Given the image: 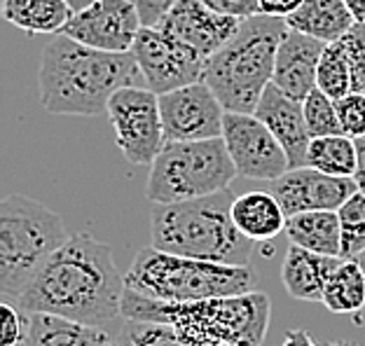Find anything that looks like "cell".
<instances>
[{
    "mask_svg": "<svg viewBox=\"0 0 365 346\" xmlns=\"http://www.w3.org/2000/svg\"><path fill=\"white\" fill-rule=\"evenodd\" d=\"M124 285L162 302H197L220 295L251 293L258 285V274L251 267L195 260L148 246L131 262Z\"/></svg>",
    "mask_w": 365,
    "mask_h": 346,
    "instance_id": "obj_6",
    "label": "cell"
},
{
    "mask_svg": "<svg viewBox=\"0 0 365 346\" xmlns=\"http://www.w3.org/2000/svg\"><path fill=\"white\" fill-rule=\"evenodd\" d=\"M302 108H304V120H307V127H309L312 138L342 134L335 98H330L326 92H321L319 87H314L312 92L307 94V98L302 101Z\"/></svg>",
    "mask_w": 365,
    "mask_h": 346,
    "instance_id": "obj_29",
    "label": "cell"
},
{
    "mask_svg": "<svg viewBox=\"0 0 365 346\" xmlns=\"http://www.w3.org/2000/svg\"><path fill=\"white\" fill-rule=\"evenodd\" d=\"M267 189L279 199L286 216H295L304 211H337L359 185L354 178L330 176L314 167H297L269 180Z\"/></svg>",
    "mask_w": 365,
    "mask_h": 346,
    "instance_id": "obj_14",
    "label": "cell"
},
{
    "mask_svg": "<svg viewBox=\"0 0 365 346\" xmlns=\"http://www.w3.org/2000/svg\"><path fill=\"white\" fill-rule=\"evenodd\" d=\"M317 87L321 92H326L330 98H342L354 92V80H351V68L346 61L344 49L339 43H328L321 54L319 70H317Z\"/></svg>",
    "mask_w": 365,
    "mask_h": 346,
    "instance_id": "obj_26",
    "label": "cell"
},
{
    "mask_svg": "<svg viewBox=\"0 0 365 346\" xmlns=\"http://www.w3.org/2000/svg\"><path fill=\"white\" fill-rule=\"evenodd\" d=\"M202 3H206L215 12L237 16V19H246V16L260 14L258 0H202Z\"/></svg>",
    "mask_w": 365,
    "mask_h": 346,
    "instance_id": "obj_34",
    "label": "cell"
},
{
    "mask_svg": "<svg viewBox=\"0 0 365 346\" xmlns=\"http://www.w3.org/2000/svg\"><path fill=\"white\" fill-rule=\"evenodd\" d=\"M284 346H319L307 330H288Z\"/></svg>",
    "mask_w": 365,
    "mask_h": 346,
    "instance_id": "obj_37",
    "label": "cell"
},
{
    "mask_svg": "<svg viewBox=\"0 0 365 346\" xmlns=\"http://www.w3.org/2000/svg\"><path fill=\"white\" fill-rule=\"evenodd\" d=\"M237 196L222 189L199 199L155 204L150 211L153 246L164 253L195 260L220 262L232 267H251L253 246L232 218Z\"/></svg>",
    "mask_w": 365,
    "mask_h": 346,
    "instance_id": "obj_4",
    "label": "cell"
},
{
    "mask_svg": "<svg viewBox=\"0 0 365 346\" xmlns=\"http://www.w3.org/2000/svg\"><path fill=\"white\" fill-rule=\"evenodd\" d=\"M344 3L354 14L356 23H365V0H344Z\"/></svg>",
    "mask_w": 365,
    "mask_h": 346,
    "instance_id": "obj_38",
    "label": "cell"
},
{
    "mask_svg": "<svg viewBox=\"0 0 365 346\" xmlns=\"http://www.w3.org/2000/svg\"><path fill=\"white\" fill-rule=\"evenodd\" d=\"M19 346H118V337H113L106 327L71 318L29 314V332Z\"/></svg>",
    "mask_w": 365,
    "mask_h": 346,
    "instance_id": "obj_19",
    "label": "cell"
},
{
    "mask_svg": "<svg viewBox=\"0 0 365 346\" xmlns=\"http://www.w3.org/2000/svg\"><path fill=\"white\" fill-rule=\"evenodd\" d=\"M239 176L225 138L167 141L150 164L145 196L153 204H176L222 192Z\"/></svg>",
    "mask_w": 365,
    "mask_h": 346,
    "instance_id": "obj_8",
    "label": "cell"
},
{
    "mask_svg": "<svg viewBox=\"0 0 365 346\" xmlns=\"http://www.w3.org/2000/svg\"><path fill=\"white\" fill-rule=\"evenodd\" d=\"M63 220L24 194L0 204V298L16 304L33 276L68 241Z\"/></svg>",
    "mask_w": 365,
    "mask_h": 346,
    "instance_id": "obj_7",
    "label": "cell"
},
{
    "mask_svg": "<svg viewBox=\"0 0 365 346\" xmlns=\"http://www.w3.org/2000/svg\"><path fill=\"white\" fill-rule=\"evenodd\" d=\"M118 346H190L176 335L171 325L155 320H129L124 318L118 332Z\"/></svg>",
    "mask_w": 365,
    "mask_h": 346,
    "instance_id": "obj_28",
    "label": "cell"
},
{
    "mask_svg": "<svg viewBox=\"0 0 365 346\" xmlns=\"http://www.w3.org/2000/svg\"><path fill=\"white\" fill-rule=\"evenodd\" d=\"M286 234L290 243L321 255L342 258V225L337 211H304L288 216Z\"/></svg>",
    "mask_w": 365,
    "mask_h": 346,
    "instance_id": "obj_22",
    "label": "cell"
},
{
    "mask_svg": "<svg viewBox=\"0 0 365 346\" xmlns=\"http://www.w3.org/2000/svg\"><path fill=\"white\" fill-rule=\"evenodd\" d=\"M232 218L251 241L262 243L286 232V211L269 189H253L237 196L232 204Z\"/></svg>",
    "mask_w": 365,
    "mask_h": 346,
    "instance_id": "obj_20",
    "label": "cell"
},
{
    "mask_svg": "<svg viewBox=\"0 0 365 346\" xmlns=\"http://www.w3.org/2000/svg\"><path fill=\"white\" fill-rule=\"evenodd\" d=\"M255 115L269 127V131L279 138L288 154L290 169L307 167V150H309L312 134L304 120L302 101H295L274 85L267 87L260 96Z\"/></svg>",
    "mask_w": 365,
    "mask_h": 346,
    "instance_id": "obj_17",
    "label": "cell"
},
{
    "mask_svg": "<svg viewBox=\"0 0 365 346\" xmlns=\"http://www.w3.org/2000/svg\"><path fill=\"white\" fill-rule=\"evenodd\" d=\"M342 258L321 255L293 243L281 265V281L288 295L300 302H323L326 283Z\"/></svg>",
    "mask_w": 365,
    "mask_h": 346,
    "instance_id": "obj_18",
    "label": "cell"
},
{
    "mask_svg": "<svg viewBox=\"0 0 365 346\" xmlns=\"http://www.w3.org/2000/svg\"><path fill=\"white\" fill-rule=\"evenodd\" d=\"M76 14L68 0H5L3 16L31 36H56Z\"/></svg>",
    "mask_w": 365,
    "mask_h": 346,
    "instance_id": "obj_23",
    "label": "cell"
},
{
    "mask_svg": "<svg viewBox=\"0 0 365 346\" xmlns=\"http://www.w3.org/2000/svg\"><path fill=\"white\" fill-rule=\"evenodd\" d=\"M307 167H314L330 176L354 178L359 169V152H356V138L346 134L317 136L312 138L307 150Z\"/></svg>",
    "mask_w": 365,
    "mask_h": 346,
    "instance_id": "obj_25",
    "label": "cell"
},
{
    "mask_svg": "<svg viewBox=\"0 0 365 346\" xmlns=\"http://www.w3.org/2000/svg\"><path fill=\"white\" fill-rule=\"evenodd\" d=\"M222 138L239 176L269 183L290 169L284 145L255 112H225Z\"/></svg>",
    "mask_w": 365,
    "mask_h": 346,
    "instance_id": "obj_11",
    "label": "cell"
},
{
    "mask_svg": "<svg viewBox=\"0 0 365 346\" xmlns=\"http://www.w3.org/2000/svg\"><path fill=\"white\" fill-rule=\"evenodd\" d=\"M272 302L251 290L197 302H162L124 290L122 318L171 325L190 346H260L269 325Z\"/></svg>",
    "mask_w": 365,
    "mask_h": 346,
    "instance_id": "obj_3",
    "label": "cell"
},
{
    "mask_svg": "<svg viewBox=\"0 0 365 346\" xmlns=\"http://www.w3.org/2000/svg\"><path fill=\"white\" fill-rule=\"evenodd\" d=\"M167 141L220 138L225 129V105L204 80L160 96Z\"/></svg>",
    "mask_w": 365,
    "mask_h": 346,
    "instance_id": "obj_12",
    "label": "cell"
},
{
    "mask_svg": "<svg viewBox=\"0 0 365 346\" xmlns=\"http://www.w3.org/2000/svg\"><path fill=\"white\" fill-rule=\"evenodd\" d=\"M337 43L344 49L346 61H349L354 92L365 94V23H354V28Z\"/></svg>",
    "mask_w": 365,
    "mask_h": 346,
    "instance_id": "obj_30",
    "label": "cell"
},
{
    "mask_svg": "<svg viewBox=\"0 0 365 346\" xmlns=\"http://www.w3.org/2000/svg\"><path fill=\"white\" fill-rule=\"evenodd\" d=\"M68 3L73 5V10H82V7H87L91 3H96V0H68Z\"/></svg>",
    "mask_w": 365,
    "mask_h": 346,
    "instance_id": "obj_40",
    "label": "cell"
},
{
    "mask_svg": "<svg viewBox=\"0 0 365 346\" xmlns=\"http://www.w3.org/2000/svg\"><path fill=\"white\" fill-rule=\"evenodd\" d=\"M356 152H359V169H356V185H359V189L365 194V136L356 138Z\"/></svg>",
    "mask_w": 365,
    "mask_h": 346,
    "instance_id": "obj_36",
    "label": "cell"
},
{
    "mask_svg": "<svg viewBox=\"0 0 365 346\" xmlns=\"http://www.w3.org/2000/svg\"><path fill=\"white\" fill-rule=\"evenodd\" d=\"M131 3L136 5L140 23L155 28L164 21V16L173 10V5H176L178 0H131Z\"/></svg>",
    "mask_w": 365,
    "mask_h": 346,
    "instance_id": "obj_33",
    "label": "cell"
},
{
    "mask_svg": "<svg viewBox=\"0 0 365 346\" xmlns=\"http://www.w3.org/2000/svg\"><path fill=\"white\" fill-rule=\"evenodd\" d=\"M286 19L269 14L246 16L230 43L206 59L204 82L227 112H255L262 92L272 85L274 63Z\"/></svg>",
    "mask_w": 365,
    "mask_h": 346,
    "instance_id": "obj_5",
    "label": "cell"
},
{
    "mask_svg": "<svg viewBox=\"0 0 365 346\" xmlns=\"http://www.w3.org/2000/svg\"><path fill=\"white\" fill-rule=\"evenodd\" d=\"M337 105V117L342 125V134L351 138L365 136V94L351 92L335 101Z\"/></svg>",
    "mask_w": 365,
    "mask_h": 346,
    "instance_id": "obj_31",
    "label": "cell"
},
{
    "mask_svg": "<svg viewBox=\"0 0 365 346\" xmlns=\"http://www.w3.org/2000/svg\"><path fill=\"white\" fill-rule=\"evenodd\" d=\"M3 311V332H0V346H19L29 332V314L14 307L12 302L0 304Z\"/></svg>",
    "mask_w": 365,
    "mask_h": 346,
    "instance_id": "obj_32",
    "label": "cell"
},
{
    "mask_svg": "<svg viewBox=\"0 0 365 346\" xmlns=\"http://www.w3.org/2000/svg\"><path fill=\"white\" fill-rule=\"evenodd\" d=\"M260 3V14H269V16H279V19H286L288 14H293L297 7H300L304 0H258Z\"/></svg>",
    "mask_w": 365,
    "mask_h": 346,
    "instance_id": "obj_35",
    "label": "cell"
},
{
    "mask_svg": "<svg viewBox=\"0 0 365 346\" xmlns=\"http://www.w3.org/2000/svg\"><path fill=\"white\" fill-rule=\"evenodd\" d=\"M356 262H359L361 269H363V274H365V251L359 255V258H356ZM354 323H356V325H365V309L361 311V314H356V316H354Z\"/></svg>",
    "mask_w": 365,
    "mask_h": 346,
    "instance_id": "obj_39",
    "label": "cell"
},
{
    "mask_svg": "<svg viewBox=\"0 0 365 346\" xmlns=\"http://www.w3.org/2000/svg\"><path fill=\"white\" fill-rule=\"evenodd\" d=\"M140 28L143 23L131 0H96L76 10L61 33L103 52H131Z\"/></svg>",
    "mask_w": 365,
    "mask_h": 346,
    "instance_id": "obj_13",
    "label": "cell"
},
{
    "mask_svg": "<svg viewBox=\"0 0 365 346\" xmlns=\"http://www.w3.org/2000/svg\"><path fill=\"white\" fill-rule=\"evenodd\" d=\"M239 23L242 19L215 12L202 0H178L173 10L164 16L160 28L197 49L204 59H211L230 43L239 31Z\"/></svg>",
    "mask_w": 365,
    "mask_h": 346,
    "instance_id": "obj_15",
    "label": "cell"
},
{
    "mask_svg": "<svg viewBox=\"0 0 365 346\" xmlns=\"http://www.w3.org/2000/svg\"><path fill=\"white\" fill-rule=\"evenodd\" d=\"M288 28L307 33V36L335 43L354 28V14L344 0H304L293 14L286 16Z\"/></svg>",
    "mask_w": 365,
    "mask_h": 346,
    "instance_id": "obj_21",
    "label": "cell"
},
{
    "mask_svg": "<svg viewBox=\"0 0 365 346\" xmlns=\"http://www.w3.org/2000/svg\"><path fill=\"white\" fill-rule=\"evenodd\" d=\"M326 346H359V344L351 342V340H335V342H330Z\"/></svg>",
    "mask_w": 365,
    "mask_h": 346,
    "instance_id": "obj_41",
    "label": "cell"
},
{
    "mask_svg": "<svg viewBox=\"0 0 365 346\" xmlns=\"http://www.w3.org/2000/svg\"><path fill=\"white\" fill-rule=\"evenodd\" d=\"M326 45L328 43L307 36V33L288 28L277 49L272 82L290 98L304 101L307 94L317 87V70Z\"/></svg>",
    "mask_w": 365,
    "mask_h": 346,
    "instance_id": "obj_16",
    "label": "cell"
},
{
    "mask_svg": "<svg viewBox=\"0 0 365 346\" xmlns=\"http://www.w3.org/2000/svg\"><path fill=\"white\" fill-rule=\"evenodd\" d=\"M333 314L356 316L365 309V274L356 260H339L330 274L323 302Z\"/></svg>",
    "mask_w": 365,
    "mask_h": 346,
    "instance_id": "obj_24",
    "label": "cell"
},
{
    "mask_svg": "<svg viewBox=\"0 0 365 346\" xmlns=\"http://www.w3.org/2000/svg\"><path fill=\"white\" fill-rule=\"evenodd\" d=\"M124 278L113 248L91 234H71L33 276L16 307L26 314H52L78 323L108 327L122 318Z\"/></svg>",
    "mask_w": 365,
    "mask_h": 346,
    "instance_id": "obj_1",
    "label": "cell"
},
{
    "mask_svg": "<svg viewBox=\"0 0 365 346\" xmlns=\"http://www.w3.org/2000/svg\"><path fill=\"white\" fill-rule=\"evenodd\" d=\"M337 213L342 225V260H356L365 251V194L356 189Z\"/></svg>",
    "mask_w": 365,
    "mask_h": 346,
    "instance_id": "obj_27",
    "label": "cell"
},
{
    "mask_svg": "<svg viewBox=\"0 0 365 346\" xmlns=\"http://www.w3.org/2000/svg\"><path fill=\"white\" fill-rule=\"evenodd\" d=\"M131 54L138 63L145 87L160 96L204 80V56L160 26L140 28Z\"/></svg>",
    "mask_w": 365,
    "mask_h": 346,
    "instance_id": "obj_10",
    "label": "cell"
},
{
    "mask_svg": "<svg viewBox=\"0 0 365 346\" xmlns=\"http://www.w3.org/2000/svg\"><path fill=\"white\" fill-rule=\"evenodd\" d=\"M138 75L131 52H103L56 33L40 56V103L52 115L98 117L108 115L113 94L136 85Z\"/></svg>",
    "mask_w": 365,
    "mask_h": 346,
    "instance_id": "obj_2",
    "label": "cell"
},
{
    "mask_svg": "<svg viewBox=\"0 0 365 346\" xmlns=\"http://www.w3.org/2000/svg\"><path fill=\"white\" fill-rule=\"evenodd\" d=\"M115 141L124 159L136 167H150L167 143L160 110V94L148 87H122L108 103Z\"/></svg>",
    "mask_w": 365,
    "mask_h": 346,
    "instance_id": "obj_9",
    "label": "cell"
}]
</instances>
